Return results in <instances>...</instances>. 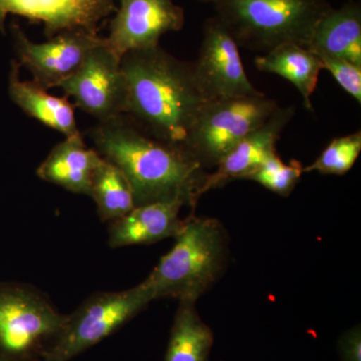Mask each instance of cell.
<instances>
[{
    "mask_svg": "<svg viewBox=\"0 0 361 361\" xmlns=\"http://www.w3.org/2000/svg\"><path fill=\"white\" fill-rule=\"evenodd\" d=\"M341 353L343 361H361V331L360 326L348 330L341 337Z\"/></svg>",
    "mask_w": 361,
    "mask_h": 361,
    "instance_id": "cell-24",
    "label": "cell"
},
{
    "mask_svg": "<svg viewBox=\"0 0 361 361\" xmlns=\"http://www.w3.org/2000/svg\"><path fill=\"white\" fill-rule=\"evenodd\" d=\"M185 204L180 201L157 202L135 206L127 215L111 221L108 243L111 248L149 245L177 236L184 226L180 212Z\"/></svg>",
    "mask_w": 361,
    "mask_h": 361,
    "instance_id": "cell-14",
    "label": "cell"
},
{
    "mask_svg": "<svg viewBox=\"0 0 361 361\" xmlns=\"http://www.w3.org/2000/svg\"><path fill=\"white\" fill-rule=\"evenodd\" d=\"M0 361H14V360H9V358L6 357V356L0 355Z\"/></svg>",
    "mask_w": 361,
    "mask_h": 361,
    "instance_id": "cell-26",
    "label": "cell"
},
{
    "mask_svg": "<svg viewBox=\"0 0 361 361\" xmlns=\"http://www.w3.org/2000/svg\"><path fill=\"white\" fill-rule=\"evenodd\" d=\"M212 330L202 320L193 301H180L171 330L165 361H208Z\"/></svg>",
    "mask_w": 361,
    "mask_h": 361,
    "instance_id": "cell-19",
    "label": "cell"
},
{
    "mask_svg": "<svg viewBox=\"0 0 361 361\" xmlns=\"http://www.w3.org/2000/svg\"><path fill=\"white\" fill-rule=\"evenodd\" d=\"M18 63H11L8 92L11 101L25 115L35 118L47 128L65 135H77L80 132L75 118V106L68 97H56L49 90L33 80H23L20 77Z\"/></svg>",
    "mask_w": 361,
    "mask_h": 361,
    "instance_id": "cell-17",
    "label": "cell"
},
{
    "mask_svg": "<svg viewBox=\"0 0 361 361\" xmlns=\"http://www.w3.org/2000/svg\"><path fill=\"white\" fill-rule=\"evenodd\" d=\"M111 1H115V0H111Z\"/></svg>",
    "mask_w": 361,
    "mask_h": 361,
    "instance_id": "cell-27",
    "label": "cell"
},
{
    "mask_svg": "<svg viewBox=\"0 0 361 361\" xmlns=\"http://www.w3.org/2000/svg\"><path fill=\"white\" fill-rule=\"evenodd\" d=\"M184 23V9L173 0H120L104 39L122 58L128 52L160 44L163 35L179 32Z\"/></svg>",
    "mask_w": 361,
    "mask_h": 361,
    "instance_id": "cell-11",
    "label": "cell"
},
{
    "mask_svg": "<svg viewBox=\"0 0 361 361\" xmlns=\"http://www.w3.org/2000/svg\"><path fill=\"white\" fill-rule=\"evenodd\" d=\"M89 196L104 222L122 218L135 207L129 180L120 169L104 158L92 178Z\"/></svg>",
    "mask_w": 361,
    "mask_h": 361,
    "instance_id": "cell-20",
    "label": "cell"
},
{
    "mask_svg": "<svg viewBox=\"0 0 361 361\" xmlns=\"http://www.w3.org/2000/svg\"><path fill=\"white\" fill-rule=\"evenodd\" d=\"M193 68L205 102L261 94L247 75L236 40L216 16L204 23L200 51Z\"/></svg>",
    "mask_w": 361,
    "mask_h": 361,
    "instance_id": "cell-10",
    "label": "cell"
},
{
    "mask_svg": "<svg viewBox=\"0 0 361 361\" xmlns=\"http://www.w3.org/2000/svg\"><path fill=\"white\" fill-rule=\"evenodd\" d=\"M121 59L103 37L80 68L59 87L97 123L125 116L127 84Z\"/></svg>",
    "mask_w": 361,
    "mask_h": 361,
    "instance_id": "cell-8",
    "label": "cell"
},
{
    "mask_svg": "<svg viewBox=\"0 0 361 361\" xmlns=\"http://www.w3.org/2000/svg\"><path fill=\"white\" fill-rule=\"evenodd\" d=\"M198 1L200 2H206V4H215V2H217L218 0H198Z\"/></svg>",
    "mask_w": 361,
    "mask_h": 361,
    "instance_id": "cell-25",
    "label": "cell"
},
{
    "mask_svg": "<svg viewBox=\"0 0 361 361\" xmlns=\"http://www.w3.org/2000/svg\"><path fill=\"white\" fill-rule=\"evenodd\" d=\"M254 63L259 71L274 73L290 82L302 96L305 108L312 111L311 97L323 70L322 59L314 52L300 44H285L257 56Z\"/></svg>",
    "mask_w": 361,
    "mask_h": 361,
    "instance_id": "cell-18",
    "label": "cell"
},
{
    "mask_svg": "<svg viewBox=\"0 0 361 361\" xmlns=\"http://www.w3.org/2000/svg\"><path fill=\"white\" fill-rule=\"evenodd\" d=\"M121 65L127 84L125 116L159 141L187 151L188 137L205 103L193 63L159 44L123 54Z\"/></svg>",
    "mask_w": 361,
    "mask_h": 361,
    "instance_id": "cell-2",
    "label": "cell"
},
{
    "mask_svg": "<svg viewBox=\"0 0 361 361\" xmlns=\"http://www.w3.org/2000/svg\"><path fill=\"white\" fill-rule=\"evenodd\" d=\"M144 282L128 290L101 292L68 316L58 339L39 361H68L130 322L153 301Z\"/></svg>",
    "mask_w": 361,
    "mask_h": 361,
    "instance_id": "cell-7",
    "label": "cell"
},
{
    "mask_svg": "<svg viewBox=\"0 0 361 361\" xmlns=\"http://www.w3.org/2000/svg\"><path fill=\"white\" fill-rule=\"evenodd\" d=\"M228 254L227 234L219 220L190 216L144 283L154 300L193 301L219 279Z\"/></svg>",
    "mask_w": 361,
    "mask_h": 361,
    "instance_id": "cell-3",
    "label": "cell"
},
{
    "mask_svg": "<svg viewBox=\"0 0 361 361\" xmlns=\"http://www.w3.org/2000/svg\"><path fill=\"white\" fill-rule=\"evenodd\" d=\"M265 94L205 102L195 121L186 149L205 169L215 168L246 135L278 108Z\"/></svg>",
    "mask_w": 361,
    "mask_h": 361,
    "instance_id": "cell-6",
    "label": "cell"
},
{
    "mask_svg": "<svg viewBox=\"0 0 361 361\" xmlns=\"http://www.w3.org/2000/svg\"><path fill=\"white\" fill-rule=\"evenodd\" d=\"M103 157L87 146L82 133L58 142L39 166V179L73 194L89 196L92 178Z\"/></svg>",
    "mask_w": 361,
    "mask_h": 361,
    "instance_id": "cell-15",
    "label": "cell"
},
{
    "mask_svg": "<svg viewBox=\"0 0 361 361\" xmlns=\"http://www.w3.org/2000/svg\"><path fill=\"white\" fill-rule=\"evenodd\" d=\"M68 316L37 289L0 286V355L14 361H39L58 339Z\"/></svg>",
    "mask_w": 361,
    "mask_h": 361,
    "instance_id": "cell-5",
    "label": "cell"
},
{
    "mask_svg": "<svg viewBox=\"0 0 361 361\" xmlns=\"http://www.w3.org/2000/svg\"><path fill=\"white\" fill-rule=\"evenodd\" d=\"M295 115L292 106H278L262 125L246 135L220 161L215 171L208 174L202 188V195L224 186L234 180H242L276 153V145L282 132Z\"/></svg>",
    "mask_w": 361,
    "mask_h": 361,
    "instance_id": "cell-13",
    "label": "cell"
},
{
    "mask_svg": "<svg viewBox=\"0 0 361 361\" xmlns=\"http://www.w3.org/2000/svg\"><path fill=\"white\" fill-rule=\"evenodd\" d=\"M303 168L302 164L297 160L284 163L276 152L242 180H254L273 193L287 197L301 180Z\"/></svg>",
    "mask_w": 361,
    "mask_h": 361,
    "instance_id": "cell-21",
    "label": "cell"
},
{
    "mask_svg": "<svg viewBox=\"0 0 361 361\" xmlns=\"http://www.w3.org/2000/svg\"><path fill=\"white\" fill-rule=\"evenodd\" d=\"M214 6L239 47L263 52L285 44L307 47L332 7L326 0H218Z\"/></svg>",
    "mask_w": 361,
    "mask_h": 361,
    "instance_id": "cell-4",
    "label": "cell"
},
{
    "mask_svg": "<svg viewBox=\"0 0 361 361\" xmlns=\"http://www.w3.org/2000/svg\"><path fill=\"white\" fill-rule=\"evenodd\" d=\"M18 66L32 75L33 82L49 90L59 87L84 63L89 52L103 40L99 33L66 30L44 42L28 39L20 25H11Z\"/></svg>",
    "mask_w": 361,
    "mask_h": 361,
    "instance_id": "cell-9",
    "label": "cell"
},
{
    "mask_svg": "<svg viewBox=\"0 0 361 361\" xmlns=\"http://www.w3.org/2000/svg\"><path fill=\"white\" fill-rule=\"evenodd\" d=\"M323 70L329 71L337 84L361 104V66L345 59L319 56Z\"/></svg>",
    "mask_w": 361,
    "mask_h": 361,
    "instance_id": "cell-23",
    "label": "cell"
},
{
    "mask_svg": "<svg viewBox=\"0 0 361 361\" xmlns=\"http://www.w3.org/2000/svg\"><path fill=\"white\" fill-rule=\"evenodd\" d=\"M87 135L129 180L135 206L180 201L194 209L203 196L206 169L186 149L159 141L127 116L97 123Z\"/></svg>",
    "mask_w": 361,
    "mask_h": 361,
    "instance_id": "cell-1",
    "label": "cell"
},
{
    "mask_svg": "<svg viewBox=\"0 0 361 361\" xmlns=\"http://www.w3.org/2000/svg\"><path fill=\"white\" fill-rule=\"evenodd\" d=\"M116 9L111 0H0V32H6L7 16L16 14L42 23L49 37L73 30L97 33Z\"/></svg>",
    "mask_w": 361,
    "mask_h": 361,
    "instance_id": "cell-12",
    "label": "cell"
},
{
    "mask_svg": "<svg viewBox=\"0 0 361 361\" xmlns=\"http://www.w3.org/2000/svg\"><path fill=\"white\" fill-rule=\"evenodd\" d=\"M361 152V133L336 137L329 142L303 173L318 172L323 175H344L351 170Z\"/></svg>",
    "mask_w": 361,
    "mask_h": 361,
    "instance_id": "cell-22",
    "label": "cell"
},
{
    "mask_svg": "<svg viewBox=\"0 0 361 361\" xmlns=\"http://www.w3.org/2000/svg\"><path fill=\"white\" fill-rule=\"evenodd\" d=\"M308 49L318 56L345 59L361 66V6L346 2L323 14L316 25Z\"/></svg>",
    "mask_w": 361,
    "mask_h": 361,
    "instance_id": "cell-16",
    "label": "cell"
}]
</instances>
